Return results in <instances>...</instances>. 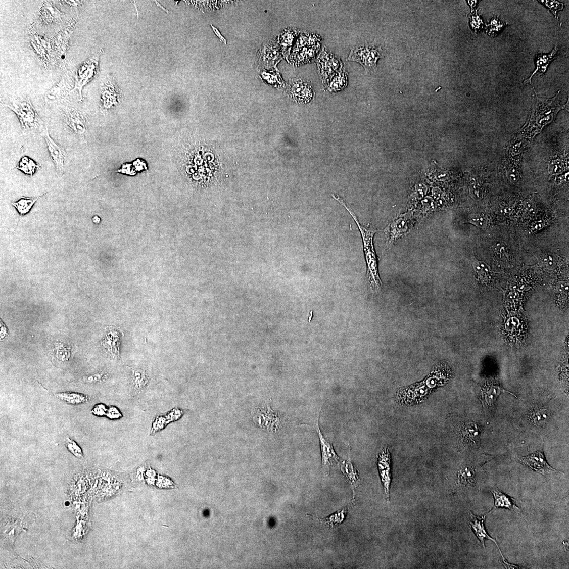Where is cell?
<instances>
[{"mask_svg": "<svg viewBox=\"0 0 569 569\" xmlns=\"http://www.w3.org/2000/svg\"><path fill=\"white\" fill-rule=\"evenodd\" d=\"M334 199L342 205L352 217L359 229L363 243V250L366 259L367 271V279L368 288L371 291L379 293L381 290L382 282L378 270V259L374 250L373 239L378 230L373 227L362 225L353 210L337 195H331Z\"/></svg>", "mask_w": 569, "mask_h": 569, "instance_id": "cell-1", "label": "cell"}, {"mask_svg": "<svg viewBox=\"0 0 569 569\" xmlns=\"http://www.w3.org/2000/svg\"><path fill=\"white\" fill-rule=\"evenodd\" d=\"M450 368L441 364L426 380L418 384L406 387L399 391L398 401L402 404L412 405L423 401L435 388L444 384L451 376Z\"/></svg>", "mask_w": 569, "mask_h": 569, "instance_id": "cell-2", "label": "cell"}, {"mask_svg": "<svg viewBox=\"0 0 569 569\" xmlns=\"http://www.w3.org/2000/svg\"><path fill=\"white\" fill-rule=\"evenodd\" d=\"M321 41L320 37L317 34H302L296 42L291 57L292 64L298 66L310 63L319 51Z\"/></svg>", "mask_w": 569, "mask_h": 569, "instance_id": "cell-3", "label": "cell"}, {"mask_svg": "<svg viewBox=\"0 0 569 569\" xmlns=\"http://www.w3.org/2000/svg\"><path fill=\"white\" fill-rule=\"evenodd\" d=\"M17 114L23 131L40 128L43 122L28 99H12L8 104H3Z\"/></svg>", "mask_w": 569, "mask_h": 569, "instance_id": "cell-4", "label": "cell"}, {"mask_svg": "<svg viewBox=\"0 0 569 569\" xmlns=\"http://www.w3.org/2000/svg\"><path fill=\"white\" fill-rule=\"evenodd\" d=\"M383 57L381 46L370 44L352 49L348 60L360 63L369 72L376 69L378 60Z\"/></svg>", "mask_w": 569, "mask_h": 569, "instance_id": "cell-5", "label": "cell"}, {"mask_svg": "<svg viewBox=\"0 0 569 569\" xmlns=\"http://www.w3.org/2000/svg\"><path fill=\"white\" fill-rule=\"evenodd\" d=\"M316 63L324 85L344 66L339 58L327 52L325 48L318 56Z\"/></svg>", "mask_w": 569, "mask_h": 569, "instance_id": "cell-6", "label": "cell"}, {"mask_svg": "<svg viewBox=\"0 0 569 569\" xmlns=\"http://www.w3.org/2000/svg\"><path fill=\"white\" fill-rule=\"evenodd\" d=\"M517 461L544 476L560 472L548 463L545 456L541 451H536L525 456H519Z\"/></svg>", "mask_w": 569, "mask_h": 569, "instance_id": "cell-7", "label": "cell"}, {"mask_svg": "<svg viewBox=\"0 0 569 569\" xmlns=\"http://www.w3.org/2000/svg\"><path fill=\"white\" fill-rule=\"evenodd\" d=\"M98 58L93 57L86 60L77 69L75 76V84L74 90L79 94L80 101L83 100L82 90L84 86L87 84L94 77L97 70Z\"/></svg>", "mask_w": 569, "mask_h": 569, "instance_id": "cell-8", "label": "cell"}, {"mask_svg": "<svg viewBox=\"0 0 569 569\" xmlns=\"http://www.w3.org/2000/svg\"><path fill=\"white\" fill-rule=\"evenodd\" d=\"M316 431L319 437L321 454V465L325 475H329L330 468L334 464H339L340 457L336 453L331 443L329 442L323 436L318 425V418L316 423Z\"/></svg>", "mask_w": 569, "mask_h": 569, "instance_id": "cell-9", "label": "cell"}, {"mask_svg": "<svg viewBox=\"0 0 569 569\" xmlns=\"http://www.w3.org/2000/svg\"><path fill=\"white\" fill-rule=\"evenodd\" d=\"M377 466L380 476L387 501L390 499V490L391 483V456L388 449L380 453L377 459Z\"/></svg>", "mask_w": 569, "mask_h": 569, "instance_id": "cell-10", "label": "cell"}, {"mask_svg": "<svg viewBox=\"0 0 569 569\" xmlns=\"http://www.w3.org/2000/svg\"><path fill=\"white\" fill-rule=\"evenodd\" d=\"M290 92L296 100L304 103L311 102L314 96L312 82L300 78L291 80Z\"/></svg>", "mask_w": 569, "mask_h": 569, "instance_id": "cell-11", "label": "cell"}, {"mask_svg": "<svg viewBox=\"0 0 569 569\" xmlns=\"http://www.w3.org/2000/svg\"><path fill=\"white\" fill-rule=\"evenodd\" d=\"M64 118L65 125L70 131L83 138L86 128L85 119L80 111L68 108L65 111Z\"/></svg>", "mask_w": 569, "mask_h": 569, "instance_id": "cell-12", "label": "cell"}, {"mask_svg": "<svg viewBox=\"0 0 569 569\" xmlns=\"http://www.w3.org/2000/svg\"><path fill=\"white\" fill-rule=\"evenodd\" d=\"M47 129L43 134L48 150L57 170L61 174L64 171L66 154L63 148L52 138Z\"/></svg>", "mask_w": 569, "mask_h": 569, "instance_id": "cell-13", "label": "cell"}, {"mask_svg": "<svg viewBox=\"0 0 569 569\" xmlns=\"http://www.w3.org/2000/svg\"><path fill=\"white\" fill-rule=\"evenodd\" d=\"M469 515L470 517H471V520L469 521V526L471 527L472 530L474 532L475 534L481 542L482 546H483L484 548H485V543L486 540H491L496 544L500 552L503 560H505V558H504V556H503L502 553L500 551V548L498 546V544L496 540L494 539L491 537H490L486 531L484 525V523L486 516H482L481 517H479L474 515L471 512H469Z\"/></svg>", "mask_w": 569, "mask_h": 569, "instance_id": "cell-14", "label": "cell"}, {"mask_svg": "<svg viewBox=\"0 0 569 569\" xmlns=\"http://www.w3.org/2000/svg\"><path fill=\"white\" fill-rule=\"evenodd\" d=\"M405 218H399L393 221L385 230L387 245L389 246L401 238L409 230Z\"/></svg>", "mask_w": 569, "mask_h": 569, "instance_id": "cell-15", "label": "cell"}, {"mask_svg": "<svg viewBox=\"0 0 569 569\" xmlns=\"http://www.w3.org/2000/svg\"><path fill=\"white\" fill-rule=\"evenodd\" d=\"M491 492L494 498V505L490 512L498 508H505L521 513V510L517 506L515 499L507 496L498 488H493Z\"/></svg>", "mask_w": 569, "mask_h": 569, "instance_id": "cell-16", "label": "cell"}, {"mask_svg": "<svg viewBox=\"0 0 569 569\" xmlns=\"http://www.w3.org/2000/svg\"><path fill=\"white\" fill-rule=\"evenodd\" d=\"M558 48L555 45L552 52L549 54H538L536 56V69L532 74L531 76L524 81L525 84L531 83V80L537 72L543 75L547 71L548 67L551 62L557 58Z\"/></svg>", "mask_w": 569, "mask_h": 569, "instance_id": "cell-17", "label": "cell"}, {"mask_svg": "<svg viewBox=\"0 0 569 569\" xmlns=\"http://www.w3.org/2000/svg\"><path fill=\"white\" fill-rule=\"evenodd\" d=\"M31 44L34 51L39 57L43 63L47 64L49 61L50 44L42 37L37 34H31Z\"/></svg>", "mask_w": 569, "mask_h": 569, "instance_id": "cell-18", "label": "cell"}, {"mask_svg": "<svg viewBox=\"0 0 569 569\" xmlns=\"http://www.w3.org/2000/svg\"><path fill=\"white\" fill-rule=\"evenodd\" d=\"M344 66L335 74L324 85L326 89L330 92H337L344 89L348 83V73Z\"/></svg>", "mask_w": 569, "mask_h": 569, "instance_id": "cell-19", "label": "cell"}, {"mask_svg": "<svg viewBox=\"0 0 569 569\" xmlns=\"http://www.w3.org/2000/svg\"><path fill=\"white\" fill-rule=\"evenodd\" d=\"M341 470L352 488L354 497L355 491L360 485L359 472L351 462L350 459L344 461L341 464Z\"/></svg>", "mask_w": 569, "mask_h": 569, "instance_id": "cell-20", "label": "cell"}, {"mask_svg": "<svg viewBox=\"0 0 569 569\" xmlns=\"http://www.w3.org/2000/svg\"><path fill=\"white\" fill-rule=\"evenodd\" d=\"M461 439L467 443L477 444L480 440V432L479 426L473 422H466L462 424L459 431Z\"/></svg>", "mask_w": 569, "mask_h": 569, "instance_id": "cell-21", "label": "cell"}, {"mask_svg": "<svg viewBox=\"0 0 569 569\" xmlns=\"http://www.w3.org/2000/svg\"><path fill=\"white\" fill-rule=\"evenodd\" d=\"M502 392L511 393L496 385L490 384L485 386L482 390V402L484 407L492 406L496 402L499 395Z\"/></svg>", "mask_w": 569, "mask_h": 569, "instance_id": "cell-22", "label": "cell"}, {"mask_svg": "<svg viewBox=\"0 0 569 569\" xmlns=\"http://www.w3.org/2000/svg\"><path fill=\"white\" fill-rule=\"evenodd\" d=\"M55 397L61 401L72 405H78L84 404L89 401L87 395L80 393L66 392L57 393L54 394Z\"/></svg>", "mask_w": 569, "mask_h": 569, "instance_id": "cell-23", "label": "cell"}, {"mask_svg": "<svg viewBox=\"0 0 569 569\" xmlns=\"http://www.w3.org/2000/svg\"><path fill=\"white\" fill-rule=\"evenodd\" d=\"M61 13L53 4L44 2L41 8L40 18L47 23L56 22L61 19Z\"/></svg>", "mask_w": 569, "mask_h": 569, "instance_id": "cell-24", "label": "cell"}, {"mask_svg": "<svg viewBox=\"0 0 569 569\" xmlns=\"http://www.w3.org/2000/svg\"><path fill=\"white\" fill-rule=\"evenodd\" d=\"M348 511V508H344L325 518H319L314 516L313 517L319 519L320 521L330 528L342 524L345 520Z\"/></svg>", "mask_w": 569, "mask_h": 569, "instance_id": "cell-25", "label": "cell"}, {"mask_svg": "<svg viewBox=\"0 0 569 569\" xmlns=\"http://www.w3.org/2000/svg\"><path fill=\"white\" fill-rule=\"evenodd\" d=\"M41 196L34 198H22L17 202L12 203L21 216L25 215L30 212L34 204L40 199Z\"/></svg>", "mask_w": 569, "mask_h": 569, "instance_id": "cell-26", "label": "cell"}, {"mask_svg": "<svg viewBox=\"0 0 569 569\" xmlns=\"http://www.w3.org/2000/svg\"><path fill=\"white\" fill-rule=\"evenodd\" d=\"M15 168L22 171L26 175L32 176L36 170L40 169V166L28 157L24 156L19 161Z\"/></svg>", "mask_w": 569, "mask_h": 569, "instance_id": "cell-27", "label": "cell"}, {"mask_svg": "<svg viewBox=\"0 0 569 569\" xmlns=\"http://www.w3.org/2000/svg\"><path fill=\"white\" fill-rule=\"evenodd\" d=\"M475 475L473 468L469 467H462L457 474V481L462 486H471L474 483Z\"/></svg>", "mask_w": 569, "mask_h": 569, "instance_id": "cell-28", "label": "cell"}, {"mask_svg": "<svg viewBox=\"0 0 569 569\" xmlns=\"http://www.w3.org/2000/svg\"><path fill=\"white\" fill-rule=\"evenodd\" d=\"M150 381L146 371L143 369H133V386L135 390H142Z\"/></svg>", "mask_w": 569, "mask_h": 569, "instance_id": "cell-29", "label": "cell"}, {"mask_svg": "<svg viewBox=\"0 0 569 569\" xmlns=\"http://www.w3.org/2000/svg\"><path fill=\"white\" fill-rule=\"evenodd\" d=\"M549 413L547 410L542 407L535 408L530 413V417L537 425H542L548 419Z\"/></svg>", "mask_w": 569, "mask_h": 569, "instance_id": "cell-30", "label": "cell"}, {"mask_svg": "<svg viewBox=\"0 0 569 569\" xmlns=\"http://www.w3.org/2000/svg\"><path fill=\"white\" fill-rule=\"evenodd\" d=\"M473 267L480 280L488 281L490 277V267L484 261L475 259L473 262Z\"/></svg>", "mask_w": 569, "mask_h": 569, "instance_id": "cell-31", "label": "cell"}, {"mask_svg": "<svg viewBox=\"0 0 569 569\" xmlns=\"http://www.w3.org/2000/svg\"><path fill=\"white\" fill-rule=\"evenodd\" d=\"M506 24L500 20L498 16H495L486 25L487 33L490 36L497 35L505 27Z\"/></svg>", "mask_w": 569, "mask_h": 569, "instance_id": "cell-32", "label": "cell"}, {"mask_svg": "<svg viewBox=\"0 0 569 569\" xmlns=\"http://www.w3.org/2000/svg\"><path fill=\"white\" fill-rule=\"evenodd\" d=\"M299 32L296 30H286L281 34L279 37V42L283 49V52H286L288 48H290Z\"/></svg>", "mask_w": 569, "mask_h": 569, "instance_id": "cell-33", "label": "cell"}, {"mask_svg": "<svg viewBox=\"0 0 569 569\" xmlns=\"http://www.w3.org/2000/svg\"><path fill=\"white\" fill-rule=\"evenodd\" d=\"M467 222L468 223L471 224L482 229H486L489 224V221L487 218L481 214H472L469 215L467 218Z\"/></svg>", "mask_w": 569, "mask_h": 569, "instance_id": "cell-34", "label": "cell"}, {"mask_svg": "<svg viewBox=\"0 0 569 569\" xmlns=\"http://www.w3.org/2000/svg\"><path fill=\"white\" fill-rule=\"evenodd\" d=\"M66 445L69 451L72 454L78 457V458H82V451L76 442L69 437H67L66 439Z\"/></svg>", "mask_w": 569, "mask_h": 569, "instance_id": "cell-35", "label": "cell"}, {"mask_svg": "<svg viewBox=\"0 0 569 569\" xmlns=\"http://www.w3.org/2000/svg\"><path fill=\"white\" fill-rule=\"evenodd\" d=\"M266 55L265 59L268 61L269 64L272 65H274L275 63H277V61L280 58V54L278 49L274 47L268 48L266 51Z\"/></svg>", "mask_w": 569, "mask_h": 569, "instance_id": "cell-36", "label": "cell"}, {"mask_svg": "<svg viewBox=\"0 0 569 569\" xmlns=\"http://www.w3.org/2000/svg\"><path fill=\"white\" fill-rule=\"evenodd\" d=\"M539 2H541L544 6L549 8L550 10L552 12L554 16L555 17V18L557 20H559V17L557 16V15H556V12H557L558 11L562 10L563 9L564 4L555 1H548V0H546V1H543V0H542V1Z\"/></svg>", "mask_w": 569, "mask_h": 569, "instance_id": "cell-37", "label": "cell"}, {"mask_svg": "<svg viewBox=\"0 0 569 569\" xmlns=\"http://www.w3.org/2000/svg\"><path fill=\"white\" fill-rule=\"evenodd\" d=\"M471 19V26L476 33L479 32L482 28L484 27V21L482 20L480 16L478 15V12H476V15H474Z\"/></svg>", "mask_w": 569, "mask_h": 569, "instance_id": "cell-38", "label": "cell"}, {"mask_svg": "<svg viewBox=\"0 0 569 569\" xmlns=\"http://www.w3.org/2000/svg\"><path fill=\"white\" fill-rule=\"evenodd\" d=\"M541 262L547 268L552 269L556 265V260L553 256L547 255L542 256Z\"/></svg>", "mask_w": 569, "mask_h": 569, "instance_id": "cell-39", "label": "cell"}, {"mask_svg": "<svg viewBox=\"0 0 569 569\" xmlns=\"http://www.w3.org/2000/svg\"><path fill=\"white\" fill-rule=\"evenodd\" d=\"M506 246L503 243L495 244L493 246V250L497 255L502 257L506 253Z\"/></svg>", "mask_w": 569, "mask_h": 569, "instance_id": "cell-40", "label": "cell"}, {"mask_svg": "<svg viewBox=\"0 0 569 569\" xmlns=\"http://www.w3.org/2000/svg\"><path fill=\"white\" fill-rule=\"evenodd\" d=\"M104 378V375L98 374L83 377V381L86 383H93L101 381Z\"/></svg>", "mask_w": 569, "mask_h": 569, "instance_id": "cell-41", "label": "cell"}, {"mask_svg": "<svg viewBox=\"0 0 569 569\" xmlns=\"http://www.w3.org/2000/svg\"><path fill=\"white\" fill-rule=\"evenodd\" d=\"M557 291L559 295L566 297L568 294V284L564 282L559 283L557 286Z\"/></svg>", "mask_w": 569, "mask_h": 569, "instance_id": "cell-42", "label": "cell"}, {"mask_svg": "<svg viewBox=\"0 0 569 569\" xmlns=\"http://www.w3.org/2000/svg\"><path fill=\"white\" fill-rule=\"evenodd\" d=\"M105 406L104 405H99L94 407L92 412L96 415L102 416L105 415L106 412Z\"/></svg>", "mask_w": 569, "mask_h": 569, "instance_id": "cell-43", "label": "cell"}, {"mask_svg": "<svg viewBox=\"0 0 569 569\" xmlns=\"http://www.w3.org/2000/svg\"><path fill=\"white\" fill-rule=\"evenodd\" d=\"M107 414V416L109 418L114 419L118 417L120 414L117 409H116V408L112 407H111L109 410L108 413Z\"/></svg>", "mask_w": 569, "mask_h": 569, "instance_id": "cell-44", "label": "cell"}, {"mask_svg": "<svg viewBox=\"0 0 569 569\" xmlns=\"http://www.w3.org/2000/svg\"><path fill=\"white\" fill-rule=\"evenodd\" d=\"M64 2H65V4H68L73 7H78L79 5L81 4L82 3H83L82 2L78 1H65Z\"/></svg>", "mask_w": 569, "mask_h": 569, "instance_id": "cell-45", "label": "cell"}, {"mask_svg": "<svg viewBox=\"0 0 569 569\" xmlns=\"http://www.w3.org/2000/svg\"><path fill=\"white\" fill-rule=\"evenodd\" d=\"M212 27H213V30H214V32H215V33L216 34V35H217V36H218L219 37V39H220V40H221V41H222V42H224V43H225V44H226V40L225 39V38H224V37H223V36H222V35H221L220 34V33L219 31L218 30H217V29H216V28H215V27H213V26H212Z\"/></svg>", "mask_w": 569, "mask_h": 569, "instance_id": "cell-46", "label": "cell"}, {"mask_svg": "<svg viewBox=\"0 0 569 569\" xmlns=\"http://www.w3.org/2000/svg\"><path fill=\"white\" fill-rule=\"evenodd\" d=\"M1 324H2V325H1V328H2L1 337L2 338H3L6 336L5 334L4 333V331H7V328L6 327V326L4 324L3 325L2 324V322H1Z\"/></svg>", "mask_w": 569, "mask_h": 569, "instance_id": "cell-47", "label": "cell"}, {"mask_svg": "<svg viewBox=\"0 0 569 569\" xmlns=\"http://www.w3.org/2000/svg\"><path fill=\"white\" fill-rule=\"evenodd\" d=\"M468 2V3L469 5V6H471L472 11H473L475 7H476V4H477V1L469 2V1Z\"/></svg>", "mask_w": 569, "mask_h": 569, "instance_id": "cell-48", "label": "cell"}]
</instances>
